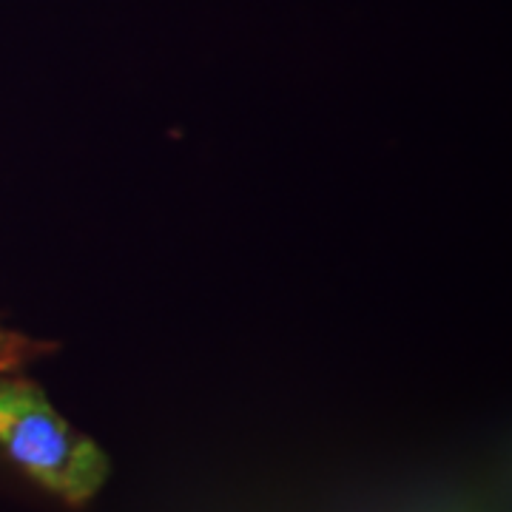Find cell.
Listing matches in <instances>:
<instances>
[{
  "instance_id": "obj_2",
  "label": "cell",
  "mask_w": 512,
  "mask_h": 512,
  "mask_svg": "<svg viewBox=\"0 0 512 512\" xmlns=\"http://www.w3.org/2000/svg\"><path fill=\"white\" fill-rule=\"evenodd\" d=\"M49 353V345L40 342V339H32L26 333H18V330L6 328L0 322V376H15L26 365H32L35 359L46 356Z\"/></svg>"
},
{
  "instance_id": "obj_3",
  "label": "cell",
  "mask_w": 512,
  "mask_h": 512,
  "mask_svg": "<svg viewBox=\"0 0 512 512\" xmlns=\"http://www.w3.org/2000/svg\"><path fill=\"white\" fill-rule=\"evenodd\" d=\"M447 512H484V510H473V507H464V510H447Z\"/></svg>"
},
{
  "instance_id": "obj_1",
  "label": "cell",
  "mask_w": 512,
  "mask_h": 512,
  "mask_svg": "<svg viewBox=\"0 0 512 512\" xmlns=\"http://www.w3.org/2000/svg\"><path fill=\"white\" fill-rule=\"evenodd\" d=\"M0 453L69 507L89 504L111 476L106 450L63 419L37 384L18 376H0Z\"/></svg>"
}]
</instances>
